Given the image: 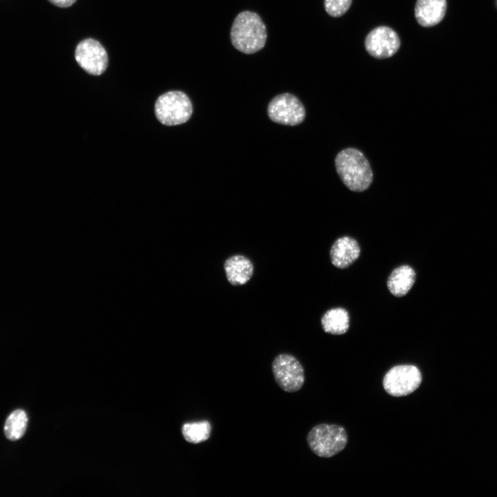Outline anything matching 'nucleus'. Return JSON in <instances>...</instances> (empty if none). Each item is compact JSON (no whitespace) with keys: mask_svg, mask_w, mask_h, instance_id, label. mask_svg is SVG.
Listing matches in <instances>:
<instances>
[{"mask_svg":"<svg viewBox=\"0 0 497 497\" xmlns=\"http://www.w3.org/2000/svg\"><path fill=\"white\" fill-rule=\"evenodd\" d=\"M211 431V426L207 420L185 423L182 429L184 439L193 444L207 440L210 437Z\"/></svg>","mask_w":497,"mask_h":497,"instance_id":"obj_16","label":"nucleus"},{"mask_svg":"<svg viewBox=\"0 0 497 497\" xmlns=\"http://www.w3.org/2000/svg\"><path fill=\"white\" fill-rule=\"evenodd\" d=\"M416 280L414 269L407 264L395 268L388 277L387 286L389 292L395 297L400 298L407 295Z\"/></svg>","mask_w":497,"mask_h":497,"instance_id":"obj_13","label":"nucleus"},{"mask_svg":"<svg viewBox=\"0 0 497 497\" xmlns=\"http://www.w3.org/2000/svg\"><path fill=\"white\" fill-rule=\"evenodd\" d=\"M323 330L332 335H342L349 327L348 311L341 307L333 308L324 313L321 318Z\"/></svg>","mask_w":497,"mask_h":497,"instance_id":"obj_14","label":"nucleus"},{"mask_svg":"<svg viewBox=\"0 0 497 497\" xmlns=\"http://www.w3.org/2000/svg\"><path fill=\"white\" fill-rule=\"evenodd\" d=\"M52 4L60 7L68 8L73 5L77 0H48Z\"/></svg>","mask_w":497,"mask_h":497,"instance_id":"obj_18","label":"nucleus"},{"mask_svg":"<svg viewBox=\"0 0 497 497\" xmlns=\"http://www.w3.org/2000/svg\"><path fill=\"white\" fill-rule=\"evenodd\" d=\"M266 26L255 12L243 11L233 21L231 30V40L233 46L245 54L255 53L265 45Z\"/></svg>","mask_w":497,"mask_h":497,"instance_id":"obj_2","label":"nucleus"},{"mask_svg":"<svg viewBox=\"0 0 497 497\" xmlns=\"http://www.w3.org/2000/svg\"><path fill=\"white\" fill-rule=\"evenodd\" d=\"M360 254V248L358 242L349 236L337 239L330 250L331 262L339 269H345L351 265Z\"/></svg>","mask_w":497,"mask_h":497,"instance_id":"obj_10","label":"nucleus"},{"mask_svg":"<svg viewBox=\"0 0 497 497\" xmlns=\"http://www.w3.org/2000/svg\"><path fill=\"white\" fill-rule=\"evenodd\" d=\"M28 425L26 413L22 409H16L7 418L4 425V434L7 439L16 441L24 435Z\"/></svg>","mask_w":497,"mask_h":497,"instance_id":"obj_15","label":"nucleus"},{"mask_svg":"<svg viewBox=\"0 0 497 497\" xmlns=\"http://www.w3.org/2000/svg\"><path fill=\"white\" fill-rule=\"evenodd\" d=\"M306 440L315 454L322 458H330L344 449L348 437L341 426L320 424L311 429Z\"/></svg>","mask_w":497,"mask_h":497,"instance_id":"obj_3","label":"nucleus"},{"mask_svg":"<svg viewBox=\"0 0 497 497\" xmlns=\"http://www.w3.org/2000/svg\"><path fill=\"white\" fill-rule=\"evenodd\" d=\"M228 281L232 285H243L248 282L253 274V264L242 255L228 257L224 264Z\"/></svg>","mask_w":497,"mask_h":497,"instance_id":"obj_12","label":"nucleus"},{"mask_svg":"<svg viewBox=\"0 0 497 497\" xmlns=\"http://www.w3.org/2000/svg\"><path fill=\"white\" fill-rule=\"evenodd\" d=\"M422 376L419 369L411 364H400L390 369L383 378L387 393L395 397L407 396L420 386Z\"/></svg>","mask_w":497,"mask_h":497,"instance_id":"obj_5","label":"nucleus"},{"mask_svg":"<svg viewBox=\"0 0 497 497\" xmlns=\"http://www.w3.org/2000/svg\"><path fill=\"white\" fill-rule=\"evenodd\" d=\"M335 164L338 175L349 190L362 192L371 184L370 164L359 150L348 148L341 150L335 157Z\"/></svg>","mask_w":497,"mask_h":497,"instance_id":"obj_1","label":"nucleus"},{"mask_svg":"<svg viewBox=\"0 0 497 497\" xmlns=\"http://www.w3.org/2000/svg\"><path fill=\"white\" fill-rule=\"evenodd\" d=\"M446 0H417L415 17L418 23L423 27H431L439 23L447 10Z\"/></svg>","mask_w":497,"mask_h":497,"instance_id":"obj_11","label":"nucleus"},{"mask_svg":"<svg viewBox=\"0 0 497 497\" xmlns=\"http://www.w3.org/2000/svg\"><path fill=\"white\" fill-rule=\"evenodd\" d=\"M272 371L276 383L286 392L300 390L304 382V369L292 355L282 353L272 363Z\"/></svg>","mask_w":497,"mask_h":497,"instance_id":"obj_6","label":"nucleus"},{"mask_svg":"<svg viewBox=\"0 0 497 497\" xmlns=\"http://www.w3.org/2000/svg\"><path fill=\"white\" fill-rule=\"evenodd\" d=\"M267 112L273 121L283 125H298L305 117L304 106L295 96L290 93L275 97L270 101Z\"/></svg>","mask_w":497,"mask_h":497,"instance_id":"obj_7","label":"nucleus"},{"mask_svg":"<svg viewBox=\"0 0 497 497\" xmlns=\"http://www.w3.org/2000/svg\"><path fill=\"white\" fill-rule=\"evenodd\" d=\"M352 0H324L326 12L333 17L343 15L349 9Z\"/></svg>","mask_w":497,"mask_h":497,"instance_id":"obj_17","label":"nucleus"},{"mask_svg":"<svg viewBox=\"0 0 497 497\" xmlns=\"http://www.w3.org/2000/svg\"><path fill=\"white\" fill-rule=\"evenodd\" d=\"M366 50L377 59H386L395 55L400 46V38L392 28L378 26L373 29L364 41Z\"/></svg>","mask_w":497,"mask_h":497,"instance_id":"obj_9","label":"nucleus"},{"mask_svg":"<svg viewBox=\"0 0 497 497\" xmlns=\"http://www.w3.org/2000/svg\"><path fill=\"white\" fill-rule=\"evenodd\" d=\"M157 119L166 126L179 125L187 121L193 113L188 96L178 90L167 92L158 97L155 105Z\"/></svg>","mask_w":497,"mask_h":497,"instance_id":"obj_4","label":"nucleus"},{"mask_svg":"<svg viewBox=\"0 0 497 497\" xmlns=\"http://www.w3.org/2000/svg\"><path fill=\"white\" fill-rule=\"evenodd\" d=\"M77 64L92 75H100L107 68L108 57L104 46L96 39L87 38L80 41L75 49Z\"/></svg>","mask_w":497,"mask_h":497,"instance_id":"obj_8","label":"nucleus"}]
</instances>
